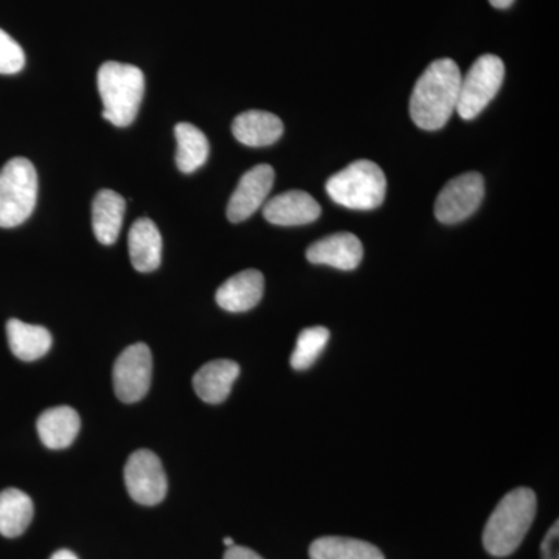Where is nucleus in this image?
<instances>
[{"label": "nucleus", "instance_id": "obj_1", "mask_svg": "<svg viewBox=\"0 0 559 559\" xmlns=\"http://www.w3.org/2000/svg\"><path fill=\"white\" fill-rule=\"evenodd\" d=\"M462 72L450 58L433 61L425 70L411 97V117L418 128L437 131L457 110Z\"/></svg>", "mask_w": 559, "mask_h": 559}, {"label": "nucleus", "instance_id": "obj_2", "mask_svg": "<svg viewBox=\"0 0 559 559\" xmlns=\"http://www.w3.org/2000/svg\"><path fill=\"white\" fill-rule=\"evenodd\" d=\"M538 500L533 489L521 487L503 496L484 530V547L496 558L510 557L535 521Z\"/></svg>", "mask_w": 559, "mask_h": 559}, {"label": "nucleus", "instance_id": "obj_3", "mask_svg": "<svg viewBox=\"0 0 559 559\" xmlns=\"http://www.w3.org/2000/svg\"><path fill=\"white\" fill-rule=\"evenodd\" d=\"M98 92L103 119L119 128L130 127L138 117L145 91V76L135 66L108 61L98 69Z\"/></svg>", "mask_w": 559, "mask_h": 559}, {"label": "nucleus", "instance_id": "obj_4", "mask_svg": "<svg viewBox=\"0 0 559 559\" xmlns=\"http://www.w3.org/2000/svg\"><path fill=\"white\" fill-rule=\"evenodd\" d=\"M388 179L380 165L371 160H356L331 176L326 193L342 207L373 210L384 202Z\"/></svg>", "mask_w": 559, "mask_h": 559}, {"label": "nucleus", "instance_id": "obj_5", "mask_svg": "<svg viewBox=\"0 0 559 559\" xmlns=\"http://www.w3.org/2000/svg\"><path fill=\"white\" fill-rule=\"evenodd\" d=\"M38 201V173L31 160L14 157L0 170V227L11 229L31 218Z\"/></svg>", "mask_w": 559, "mask_h": 559}, {"label": "nucleus", "instance_id": "obj_6", "mask_svg": "<svg viewBox=\"0 0 559 559\" xmlns=\"http://www.w3.org/2000/svg\"><path fill=\"white\" fill-rule=\"evenodd\" d=\"M506 79V66L496 55H484L471 66L460 81L459 103L455 112L463 120H473L498 95Z\"/></svg>", "mask_w": 559, "mask_h": 559}, {"label": "nucleus", "instance_id": "obj_7", "mask_svg": "<svg viewBox=\"0 0 559 559\" xmlns=\"http://www.w3.org/2000/svg\"><path fill=\"white\" fill-rule=\"evenodd\" d=\"M114 392L123 403L145 399L153 378V356L146 344H134L121 352L114 364Z\"/></svg>", "mask_w": 559, "mask_h": 559}, {"label": "nucleus", "instance_id": "obj_8", "mask_svg": "<svg viewBox=\"0 0 559 559\" xmlns=\"http://www.w3.org/2000/svg\"><path fill=\"white\" fill-rule=\"evenodd\" d=\"M124 484L131 498L145 507L157 506L168 491L167 474L160 459L148 450L135 451L128 459Z\"/></svg>", "mask_w": 559, "mask_h": 559}, {"label": "nucleus", "instance_id": "obj_9", "mask_svg": "<svg viewBox=\"0 0 559 559\" xmlns=\"http://www.w3.org/2000/svg\"><path fill=\"white\" fill-rule=\"evenodd\" d=\"M485 197V182L479 173H465L450 180L436 201V216L440 223L457 224L469 218Z\"/></svg>", "mask_w": 559, "mask_h": 559}, {"label": "nucleus", "instance_id": "obj_10", "mask_svg": "<svg viewBox=\"0 0 559 559\" xmlns=\"http://www.w3.org/2000/svg\"><path fill=\"white\" fill-rule=\"evenodd\" d=\"M274 180L275 171L271 165H257L245 173L227 205V218L231 223H242L250 218L266 201Z\"/></svg>", "mask_w": 559, "mask_h": 559}, {"label": "nucleus", "instance_id": "obj_11", "mask_svg": "<svg viewBox=\"0 0 559 559\" xmlns=\"http://www.w3.org/2000/svg\"><path fill=\"white\" fill-rule=\"evenodd\" d=\"M319 202L307 191L290 190L264 204L263 216L274 226L293 227L310 224L320 216Z\"/></svg>", "mask_w": 559, "mask_h": 559}, {"label": "nucleus", "instance_id": "obj_12", "mask_svg": "<svg viewBox=\"0 0 559 559\" xmlns=\"http://www.w3.org/2000/svg\"><path fill=\"white\" fill-rule=\"evenodd\" d=\"M362 242L356 235L342 231L329 235L307 250V259L312 264H326L341 271H353L362 261Z\"/></svg>", "mask_w": 559, "mask_h": 559}, {"label": "nucleus", "instance_id": "obj_13", "mask_svg": "<svg viewBox=\"0 0 559 559\" xmlns=\"http://www.w3.org/2000/svg\"><path fill=\"white\" fill-rule=\"evenodd\" d=\"M264 293V277L260 271L238 272L216 290V301L223 310L246 312L260 304Z\"/></svg>", "mask_w": 559, "mask_h": 559}, {"label": "nucleus", "instance_id": "obj_14", "mask_svg": "<svg viewBox=\"0 0 559 559\" xmlns=\"http://www.w3.org/2000/svg\"><path fill=\"white\" fill-rule=\"evenodd\" d=\"M240 371L235 360H210L193 377L194 392L204 403H223L230 395L231 385L240 377Z\"/></svg>", "mask_w": 559, "mask_h": 559}, {"label": "nucleus", "instance_id": "obj_15", "mask_svg": "<svg viewBox=\"0 0 559 559\" xmlns=\"http://www.w3.org/2000/svg\"><path fill=\"white\" fill-rule=\"evenodd\" d=\"M235 139L246 146L261 148L274 145L283 134V121L266 110H246L231 123Z\"/></svg>", "mask_w": 559, "mask_h": 559}, {"label": "nucleus", "instance_id": "obj_16", "mask_svg": "<svg viewBox=\"0 0 559 559\" xmlns=\"http://www.w3.org/2000/svg\"><path fill=\"white\" fill-rule=\"evenodd\" d=\"M127 201L114 190H100L92 202V227L102 245L110 246L119 240L123 226Z\"/></svg>", "mask_w": 559, "mask_h": 559}, {"label": "nucleus", "instance_id": "obj_17", "mask_svg": "<svg viewBox=\"0 0 559 559\" xmlns=\"http://www.w3.org/2000/svg\"><path fill=\"white\" fill-rule=\"evenodd\" d=\"M39 439L49 450H64L75 441L81 428L79 412L69 406L51 407L39 415Z\"/></svg>", "mask_w": 559, "mask_h": 559}, {"label": "nucleus", "instance_id": "obj_18", "mask_svg": "<svg viewBox=\"0 0 559 559\" xmlns=\"http://www.w3.org/2000/svg\"><path fill=\"white\" fill-rule=\"evenodd\" d=\"M128 248L135 271L153 272L160 266L162 237L153 221L140 218L132 224Z\"/></svg>", "mask_w": 559, "mask_h": 559}, {"label": "nucleus", "instance_id": "obj_19", "mask_svg": "<svg viewBox=\"0 0 559 559\" xmlns=\"http://www.w3.org/2000/svg\"><path fill=\"white\" fill-rule=\"evenodd\" d=\"M7 337L11 353L25 362L46 356L53 342L49 330L17 319H10L7 323Z\"/></svg>", "mask_w": 559, "mask_h": 559}, {"label": "nucleus", "instance_id": "obj_20", "mask_svg": "<svg viewBox=\"0 0 559 559\" xmlns=\"http://www.w3.org/2000/svg\"><path fill=\"white\" fill-rule=\"evenodd\" d=\"M35 507L31 496L17 488L0 492V535L17 538L32 524Z\"/></svg>", "mask_w": 559, "mask_h": 559}, {"label": "nucleus", "instance_id": "obj_21", "mask_svg": "<svg viewBox=\"0 0 559 559\" xmlns=\"http://www.w3.org/2000/svg\"><path fill=\"white\" fill-rule=\"evenodd\" d=\"M176 142H178V151H176V165L180 171L190 175L200 170L202 165L209 159L210 145L204 132L194 124L178 123L175 127Z\"/></svg>", "mask_w": 559, "mask_h": 559}, {"label": "nucleus", "instance_id": "obj_22", "mask_svg": "<svg viewBox=\"0 0 559 559\" xmlns=\"http://www.w3.org/2000/svg\"><path fill=\"white\" fill-rule=\"evenodd\" d=\"M311 559H385L373 544L342 536H323L310 547Z\"/></svg>", "mask_w": 559, "mask_h": 559}, {"label": "nucleus", "instance_id": "obj_23", "mask_svg": "<svg viewBox=\"0 0 559 559\" xmlns=\"http://www.w3.org/2000/svg\"><path fill=\"white\" fill-rule=\"evenodd\" d=\"M329 341L330 331L325 326H312L301 331L296 349L290 355V367L297 371L310 369L322 355Z\"/></svg>", "mask_w": 559, "mask_h": 559}, {"label": "nucleus", "instance_id": "obj_24", "mask_svg": "<svg viewBox=\"0 0 559 559\" xmlns=\"http://www.w3.org/2000/svg\"><path fill=\"white\" fill-rule=\"evenodd\" d=\"M25 66V53L20 44L9 33L0 28V73L13 75L21 72Z\"/></svg>", "mask_w": 559, "mask_h": 559}, {"label": "nucleus", "instance_id": "obj_25", "mask_svg": "<svg viewBox=\"0 0 559 559\" xmlns=\"http://www.w3.org/2000/svg\"><path fill=\"white\" fill-rule=\"evenodd\" d=\"M559 524L558 521L551 525L549 533L540 544V554L543 559H559L558 557Z\"/></svg>", "mask_w": 559, "mask_h": 559}, {"label": "nucleus", "instance_id": "obj_26", "mask_svg": "<svg viewBox=\"0 0 559 559\" xmlns=\"http://www.w3.org/2000/svg\"><path fill=\"white\" fill-rule=\"evenodd\" d=\"M224 559H263L257 551L248 549V547L231 546L224 554Z\"/></svg>", "mask_w": 559, "mask_h": 559}, {"label": "nucleus", "instance_id": "obj_27", "mask_svg": "<svg viewBox=\"0 0 559 559\" xmlns=\"http://www.w3.org/2000/svg\"><path fill=\"white\" fill-rule=\"evenodd\" d=\"M50 559H79V557H76V555L73 554V551L62 549L55 551V554L51 555Z\"/></svg>", "mask_w": 559, "mask_h": 559}, {"label": "nucleus", "instance_id": "obj_28", "mask_svg": "<svg viewBox=\"0 0 559 559\" xmlns=\"http://www.w3.org/2000/svg\"><path fill=\"white\" fill-rule=\"evenodd\" d=\"M489 3H491L492 7H496V9H509L511 3H513V0H489Z\"/></svg>", "mask_w": 559, "mask_h": 559}, {"label": "nucleus", "instance_id": "obj_29", "mask_svg": "<svg viewBox=\"0 0 559 559\" xmlns=\"http://www.w3.org/2000/svg\"><path fill=\"white\" fill-rule=\"evenodd\" d=\"M223 543H224V546L227 547V549H229V547H231V546H235V540L231 538H224Z\"/></svg>", "mask_w": 559, "mask_h": 559}]
</instances>
